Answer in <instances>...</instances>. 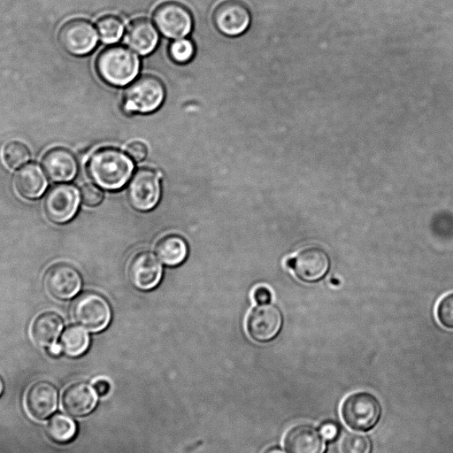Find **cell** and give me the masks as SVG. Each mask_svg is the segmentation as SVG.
Here are the masks:
<instances>
[{
    "mask_svg": "<svg viewBox=\"0 0 453 453\" xmlns=\"http://www.w3.org/2000/svg\"><path fill=\"white\" fill-rule=\"evenodd\" d=\"M165 88L161 80L143 74L132 81L124 93L123 108L127 113H150L162 104Z\"/></svg>",
    "mask_w": 453,
    "mask_h": 453,
    "instance_id": "obj_4",
    "label": "cell"
},
{
    "mask_svg": "<svg viewBox=\"0 0 453 453\" xmlns=\"http://www.w3.org/2000/svg\"><path fill=\"white\" fill-rule=\"evenodd\" d=\"M213 23L222 34L235 36L244 33L250 23V12L241 0H224L213 11Z\"/></svg>",
    "mask_w": 453,
    "mask_h": 453,
    "instance_id": "obj_12",
    "label": "cell"
},
{
    "mask_svg": "<svg viewBox=\"0 0 453 453\" xmlns=\"http://www.w3.org/2000/svg\"><path fill=\"white\" fill-rule=\"evenodd\" d=\"M58 397V391L51 383L40 380L29 387L25 405L33 418L43 420L56 410Z\"/></svg>",
    "mask_w": 453,
    "mask_h": 453,
    "instance_id": "obj_16",
    "label": "cell"
},
{
    "mask_svg": "<svg viewBox=\"0 0 453 453\" xmlns=\"http://www.w3.org/2000/svg\"><path fill=\"white\" fill-rule=\"evenodd\" d=\"M96 29L100 40L106 44H112L119 41L124 33L122 19L112 14L101 17L96 22Z\"/></svg>",
    "mask_w": 453,
    "mask_h": 453,
    "instance_id": "obj_25",
    "label": "cell"
},
{
    "mask_svg": "<svg viewBox=\"0 0 453 453\" xmlns=\"http://www.w3.org/2000/svg\"><path fill=\"white\" fill-rule=\"evenodd\" d=\"M29 150L20 142H11L3 149V161L11 169H16L23 165L29 160Z\"/></svg>",
    "mask_w": 453,
    "mask_h": 453,
    "instance_id": "obj_26",
    "label": "cell"
},
{
    "mask_svg": "<svg viewBox=\"0 0 453 453\" xmlns=\"http://www.w3.org/2000/svg\"><path fill=\"white\" fill-rule=\"evenodd\" d=\"M127 199L138 211H149L160 197V175L157 170L142 166L133 174L127 187Z\"/></svg>",
    "mask_w": 453,
    "mask_h": 453,
    "instance_id": "obj_6",
    "label": "cell"
},
{
    "mask_svg": "<svg viewBox=\"0 0 453 453\" xmlns=\"http://www.w3.org/2000/svg\"><path fill=\"white\" fill-rule=\"evenodd\" d=\"M282 323L281 311L276 305L258 304L247 316L246 330L252 340L267 342L277 336Z\"/></svg>",
    "mask_w": 453,
    "mask_h": 453,
    "instance_id": "obj_10",
    "label": "cell"
},
{
    "mask_svg": "<svg viewBox=\"0 0 453 453\" xmlns=\"http://www.w3.org/2000/svg\"><path fill=\"white\" fill-rule=\"evenodd\" d=\"M99 76L108 84L123 87L131 83L140 70V60L130 49L113 45L103 50L96 62Z\"/></svg>",
    "mask_w": 453,
    "mask_h": 453,
    "instance_id": "obj_2",
    "label": "cell"
},
{
    "mask_svg": "<svg viewBox=\"0 0 453 453\" xmlns=\"http://www.w3.org/2000/svg\"><path fill=\"white\" fill-rule=\"evenodd\" d=\"M47 434L56 442H68L76 434V425L69 417L57 414L48 422Z\"/></svg>",
    "mask_w": 453,
    "mask_h": 453,
    "instance_id": "obj_24",
    "label": "cell"
},
{
    "mask_svg": "<svg viewBox=\"0 0 453 453\" xmlns=\"http://www.w3.org/2000/svg\"><path fill=\"white\" fill-rule=\"evenodd\" d=\"M87 169L91 180L99 187L116 190L122 188L132 175V158L115 147H103L90 156Z\"/></svg>",
    "mask_w": 453,
    "mask_h": 453,
    "instance_id": "obj_1",
    "label": "cell"
},
{
    "mask_svg": "<svg viewBox=\"0 0 453 453\" xmlns=\"http://www.w3.org/2000/svg\"><path fill=\"white\" fill-rule=\"evenodd\" d=\"M287 453H326V444L319 429L307 423L288 430L283 440Z\"/></svg>",
    "mask_w": 453,
    "mask_h": 453,
    "instance_id": "obj_15",
    "label": "cell"
},
{
    "mask_svg": "<svg viewBox=\"0 0 453 453\" xmlns=\"http://www.w3.org/2000/svg\"><path fill=\"white\" fill-rule=\"evenodd\" d=\"M63 327V320L55 312L40 314L33 321L30 334L34 342L40 347H50L54 344Z\"/></svg>",
    "mask_w": 453,
    "mask_h": 453,
    "instance_id": "obj_21",
    "label": "cell"
},
{
    "mask_svg": "<svg viewBox=\"0 0 453 453\" xmlns=\"http://www.w3.org/2000/svg\"><path fill=\"white\" fill-rule=\"evenodd\" d=\"M153 20L158 31L171 39L183 38L190 33L193 26L189 10L177 1L159 4L153 12Z\"/></svg>",
    "mask_w": 453,
    "mask_h": 453,
    "instance_id": "obj_5",
    "label": "cell"
},
{
    "mask_svg": "<svg viewBox=\"0 0 453 453\" xmlns=\"http://www.w3.org/2000/svg\"><path fill=\"white\" fill-rule=\"evenodd\" d=\"M371 438L364 434L347 433L341 442V453H372Z\"/></svg>",
    "mask_w": 453,
    "mask_h": 453,
    "instance_id": "obj_27",
    "label": "cell"
},
{
    "mask_svg": "<svg viewBox=\"0 0 453 453\" xmlns=\"http://www.w3.org/2000/svg\"><path fill=\"white\" fill-rule=\"evenodd\" d=\"M103 192L95 185L86 184L81 188L82 203L89 207L98 205L103 200Z\"/></svg>",
    "mask_w": 453,
    "mask_h": 453,
    "instance_id": "obj_30",
    "label": "cell"
},
{
    "mask_svg": "<svg viewBox=\"0 0 453 453\" xmlns=\"http://www.w3.org/2000/svg\"><path fill=\"white\" fill-rule=\"evenodd\" d=\"M319 431L327 441H335L341 433V426L337 421L326 419L319 424Z\"/></svg>",
    "mask_w": 453,
    "mask_h": 453,
    "instance_id": "obj_31",
    "label": "cell"
},
{
    "mask_svg": "<svg viewBox=\"0 0 453 453\" xmlns=\"http://www.w3.org/2000/svg\"><path fill=\"white\" fill-rule=\"evenodd\" d=\"M3 389H4V382H3L2 378L0 377V395L3 392Z\"/></svg>",
    "mask_w": 453,
    "mask_h": 453,
    "instance_id": "obj_37",
    "label": "cell"
},
{
    "mask_svg": "<svg viewBox=\"0 0 453 453\" xmlns=\"http://www.w3.org/2000/svg\"><path fill=\"white\" fill-rule=\"evenodd\" d=\"M47 291L57 299H69L74 296L81 286L78 271L67 264L51 266L44 277Z\"/></svg>",
    "mask_w": 453,
    "mask_h": 453,
    "instance_id": "obj_13",
    "label": "cell"
},
{
    "mask_svg": "<svg viewBox=\"0 0 453 453\" xmlns=\"http://www.w3.org/2000/svg\"><path fill=\"white\" fill-rule=\"evenodd\" d=\"M263 453H286L280 446L273 445L266 448Z\"/></svg>",
    "mask_w": 453,
    "mask_h": 453,
    "instance_id": "obj_35",
    "label": "cell"
},
{
    "mask_svg": "<svg viewBox=\"0 0 453 453\" xmlns=\"http://www.w3.org/2000/svg\"><path fill=\"white\" fill-rule=\"evenodd\" d=\"M382 413L380 400L367 391L351 393L342 401L341 415L343 422L357 432H368L379 423Z\"/></svg>",
    "mask_w": 453,
    "mask_h": 453,
    "instance_id": "obj_3",
    "label": "cell"
},
{
    "mask_svg": "<svg viewBox=\"0 0 453 453\" xmlns=\"http://www.w3.org/2000/svg\"><path fill=\"white\" fill-rule=\"evenodd\" d=\"M111 315L107 300L96 293L82 294L73 305V316L75 321L91 332L104 329L111 320Z\"/></svg>",
    "mask_w": 453,
    "mask_h": 453,
    "instance_id": "obj_8",
    "label": "cell"
},
{
    "mask_svg": "<svg viewBox=\"0 0 453 453\" xmlns=\"http://www.w3.org/2000/svg\"><path fill=\"white\" fill-rule=\"evenodd\" d=\"M157 257L167 265L180 264L188 255V246L184 239L177 234H170L161 237L156 246Z\"/></svg>",
    "mask_w": 453,
    "mask_h": 453,
    "instance_id": "obj_22",
    "label": "cell"
},
{
    "mask_svg": "<svg viewBox=\"0 0 453 453\" xmlns=\"http://www.w3.org/2000/svg\"><path fill=\"white\" fill-rule=\"evenodd\" d=\"M147 146L141 141L131 142L127 147V155L134 161L140 162L147 156Z\"/></svg>",
    "mask_w": 453,
    "mask_h": 453,
    "instance_id": "obj_32",
    "label": "cell"
},
{
    "mask_svg": "<svg viewBox=\"0 0 453 453\" xmlns=\"http://www.w3.org/2000/svg\"><path fill=\"white\" fill-rule=\"evenodd\" d=\"M295 275L306 283H315L326 277L331 266L330 257L321 247L310 246L301 250L286 261Z\"/></svg>",
    "mask_w": 453,
    "mask_h": 453,
    "instance_id": "obj_7",
    "label": "cell"
},
{
    "mask_svg": "<svg viewBox=\"0 0 453 453\" xmlns=\"http://www.w3.org/2000/svg\"><path fill=\"white\" fill-rule=\"evenodd\" d=\"M252 298L257 304L270 303L273 299V294L266 286H257L252 292Z\"/></svg>",
    "mask_w": 453,
    "mask_h": 453,
    "instance_id": "obj_33",
    "label": "cell"
},
{
    "mask_svg": "<svg viewBox=\"0 0 453 453\" xmlns=\"http://www.w3.org/2000/svg\"><path fill=\"white\" fill-rule=\"evenodd\" d=\"M128 276L132 284L142 290L155 288L162 277V266L150 251L135 253L128 264Z\"/></svg>",
    "mask_w": 453,
    "mask_h": 453,
    "instance_id": "obj_14",
    "label": "cell"
},
{
    "mask_svg": "<svg viewBox=\"0 0 453 453\" xmlns=\"http://www.w3.org/2000/svg\"><path fill=\"white\" fill-rule=\"evenodd\" d=\"M60 350H62L60 345L53 344L50 347V353L54 355H58L60 353Z\"/></svg>",
    "mask_w": 453,
    "mask_h": 453,
    "instance_id": "obj_36",
    "label": "cell"
},
{
    "mask_svg": "<svg viewBox=\"0 0 453 453\" xmlns=\"http://www.w3.org/2000/svg\"><path fill=\"white\" fill-rule=\"evenodd\" d=\"M96 392L84 382L68 386L62 395V406L70 415L81 417L92 411L96 403Z\"/></svg>",
    "mask_w": 453,
    "mask_h": 453,
    "instance_id": "obj_19",
    "label": "cell"
},
{
    "mask_svg": "<svg viewBox=\"0 0 453 453\" xmlns=\"http://www.w3.org/2000/svg\"><path fill=\"white\" fill-rule=\"evenodd\" d=\"M436 317L447 329H453V292L442 296L436 307Z\"/></svg>",
    "mask_w": 453,
    "mask_h": 453,
    "instance_id": "obj_29",
    "label": "cell"
},
{
    "mask_svg": "<svg viewBox=\"0 0 453 453\" xmlns=\"http://www.w3.org/2000/svg\"><path fill=\"white\" fill-rule=\"evenodd\" d=\"M125 42L136 53L145 56L157 47L158 32L150 20L146 18H137L128 25Z\"/></svg>",
    "mask_w": 453,
    "mask_h": 453,
    "instance_id": "obj_17",
    "label": "cell"
},
{
    "mask_svg": "<svg viewBox=\"0 0 453 453\" xmlns=\"http://www.w3.org/2000/svg\"><path fill=\"white\" fill-rule=\"evenodd\" d=\"M171 58L179 64L189 62L195 55L194 43L189 39H175L169 46Z\"/></svg>",
    "mask_w": 453,
    "mask_h": 453,
    "instance_id": "obj_28",
    "label": "cell"
},
{
    "mask_svg": "<svg viewBox=\"0 0 453 453\" xmlns=\"http://www.w3.org/2000/svg\"><path fill=\"white\" fill-rule=\"evenodd\" d=\"M14 184L16 190L21 196L35 199L43 194L47 186V180L38 165L29 164L16 173Z\"/></svg>",
    "mask_w": 453,
    "mask_h": 453,
    "instance_id": "obj_20",
    "label": "cell"
},
{
    "mask_svg": "<svg viewBox=\"0 0 453 453\" xmlns=\"http://www.w3.org/2000/svg\"><path fill=\"white\" fill-rule=\"evenodd\" d=\"M93 389L96 394L99 396H105L109 394L111 390V384L106 379H97L93 383Z\"/></svg>",
    "mask_w": 453,
    "mask_h": 453,
    "instance_id": "obj_34",
    "label": "cell"
},
{
    "mask_svg": "<svg viewBox=\"0 0 453 453\" xmlns=\"http://www.w3.org/2000/svg\"><path fill=\"white\" fill-rule=\"evenodd\" d=\"M80 195L77 188L69 184L53 186L46 194L43 209L50 220L65 223L77 211Z\"/></svg>",
    "mask_w": 453,
    "mask_h": 453,
    "instance_id": "obj_11",
    "label": "cell"
},
{
    "mask_svg": "<svg viewBox=\"0 0 453 453\" xmlns=\"http://www.w3.org/2000/svg\"><path fill=\"white\" fill-rule=\"evenodd\" d=\"M42 163L45 173L53 181H69L77 173L76 158L64 148L50 150L43 156Z\"/></svg>",
    "mask_w": 453,
    "mask_h": 453,
    "instance_id": "obj_18",
    "label": "cell"
},
{
    "mask_svg": "<svg viewBox=\"0 0 453 453\" xmlns=\"http://www.w3.org/2000/svg\"><path fill=\"white\" fill-rule=\"evenodd\" d=\"M97 32L87 19H73L65 22L58 32L63 49L75 56L90 53L97 43Z\"/></svg>",
    "mask_w": 453,
    "mask_h": 453,
    "instance_id": "obj_9",
    "label": "cell"
},
{
    "mask_svg": "<svg viewBox=\"0 0 453 453\" xmlns=\"http://www.w3.org/2000/svg\"><path fill=\"white\" fill-rule=\"evenodd\" d=\"M89 337L84 327L69 326L61 336V349L68 356L76 357L83 354L88 347Z\"/></svg>",
    "mask_w": 453,
    "mask_h": 453,
    "instance_id": "obj_23",
    "label": "cell"
}]
</instances>
